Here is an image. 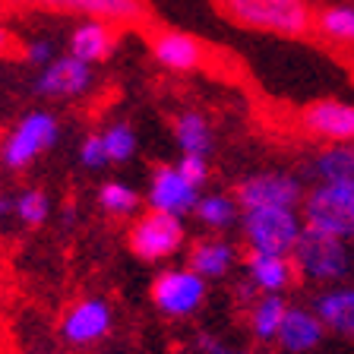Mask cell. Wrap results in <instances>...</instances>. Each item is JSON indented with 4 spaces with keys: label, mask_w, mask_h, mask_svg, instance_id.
Here are the masks:
<instances>
[{
    "label": "cell",
    "mask_w": 354,
    "mask_h": 354,
    "mask_svg": "<svg viewBox=\"0 0 354 354\" xmlns=\"http://www.w3.org/2000/svg\"><path fill=\"white\" fill-rule=\"evenodd\" d=\"M221 13L243 29L301 38L313 29V13L304 0H218Z\"/></svg>",
    "instance_id": "1"
},
{
    "label": "cell",
    "mask_w": 354,
    "mask_h": 354,
    "mask_svg": "<svg viewBox=\"0 0 354 354\" xmlns=\"http://www.w3.org/2000/svg\"><path fill=\"white\" fill-rule=\"evenodd\" d=\"M241 231L247 247L257 253H275V257H291L301 241L304 221L297 218V209L266 206V209H243Z\"/></svg>",
    "instance_id": "2"
},
{
    "label": "cell",
    "mask_w": 354,
    "mask_h": 354,
    "mask_svg": "<svg viewBox=\"0 0 354 354\" xmlns=\"http://www.w3.org/2000/svg\"><path fill=\"white\" fill-rule=\"evenodd\" d=\"M297 266V275H304L307 281H332L345 279L351 272V253H348V243L335 234H326L319 228H310L304 225L301 241H297L295 253H291Z\"/></svg>",
    "instance_id": "3"
},
{
    "label": "cell",
    "mask_w": 354,
    "mask_h": 354,
    "mask_svg": "<svg viewBox=\"0 0 354 354\" xmlns=\"http://www.w3.org/2000/svg\"><path fill=\"white\" fill-rule=\"evenodd\" d=\"M60 140V120L51 111H29L19 124L7 133L0 146V165L7 171H22L38 162L44 152H51Z\"/></svg>",
    "instance_id": "4"
},
{
    "label": "cell",
    "mask_w": 354,
    "mask_h": 354,
    "mask_svg": "<svg viewBox=\"0 0 354 354\" xmlns=\"http://www.w3.org/2000/svg\"><path fill=\"white\" fill-rule=\"evenodd\" d=\"M184 241H187L184 221L177 215L155 212V209H146L142 215H136L130 225V234H127L130 250L142 263H165V259L184 250Z\"/></svg>",
    "instance_id": "5"
},
{
    "label": "cell",
    "mask_w": 354,
    "mask_h": 354,
    "mask_svg": "<svg viewBox=\"0 0 354 354\" xmlns=\"http://www.w3.org/2000/svg\"><path fill=\"white\" fill-rule=\"evenodd\" d=\"M304 225L335 234L342 241L354 237V187L317 184L304 196Z\"/></svg>",
    "instance_id": "6"
},
{
    "label": "cell",
    "mask_w": 354,
    "mask_h": 354,
    "mask_svg": "<svg viewBox=\"0 0 354 354\" xmlns=\"http://www.w3.org/2000/svg\"><path fill=\"white\" fill-rule=\"evenodd\" d=\"M206 301V279L196 275L190 266L162 269L152 281V304L158 313L171 319L193 317Z\"/></svg>",
    "instance_id": "7"
},
{
    "label": "cell",
    "mask_w": 354,
    "mask_h": 354,
    "mask_svg": "<svg viewBox=\"0 0 354 354\" xmlns=\"http://www.w3.org/2000/svg\"><path fill=\"white\" fill-rule=\"evenodd\" d=\"M13 7H38L51 13L102 19L111 26H140L146 19V0H3Z\"/></svg>",
    "instance_id": "8"
},
{
    "label": "cell",
    "mask_w": 354,
    "mask_h": 354,
    "mask_svg": "<svg viewBox=\"0 0 354 354\" xmlns=\"http://www.w3.org/2000/svg\"><path fill=\"white\" fill-rule=\"evenodd\" d=\"M234 199L241 209H297L304 199V184L295 174H285V171H259V174L243 177L237 184Z\"/></svg>",
    "instance_id": "9"
},
{
    "label": "cell",
    "mask_w": 354,
    "mask_h": 354,
    "mask_svg": "<svg viewBox=\"0 0 354 354\" xmlns=\"http://www.w3.org/2000/svg\"><path fill=\"white\" fill-rule=\"evenodd\" d=\"M114 326V310L104 297H82V301L70 304L60 319V335L66 345L88 348L102 342Z\"/></svg>",
    "instance_id": "10"
},
{
    "label": "cell",
    "mask_w": 354,
    "mask_h": 354,
    "mask_svg": "<svg viewBox=\"0 0 354 354\" xmlns=\"http://www.w3.org/2000/svg\"><path fill=\"white\" fill-rule=\"evenodd\" d=\"M297 127L307 136L317 140H329L332 146L339 142H354V104L335 102V98H319L301 108L297 114Z\"/></svg>",
    "instance_id": "11"
},
{
    "label": "cell",
    "mask_w": 354,
    "mask_h": 354,
    "mask_svg": "<svg viewBox=\"0 0 354 354\" xmlns=\"http://www.w3.org/2000/svg\"><path fill=\"white\" fill-rule=\"evenodd\" d=\"M149 209L155 212H168V215H187L196 209L199 203V187H193L177 165H158L149 177V193H146Z\"/></svg>",
    "instance_id": "12"
},
{
    "label": "cell",
    "mask_w": 354,
    "mask_h": 354,
    "mask_svg": "<svg viewBox=\"0 0 354 354\" xmlns=\"http://www.w3.org/2000/svg\"><path fill=\"white\" fill-rule=\"evenodd\" d=\"M92 82H95L92 66L76 60L73 54H64V57H54L38 73L35 92L44 98H80L92 88Z\"/></svg>",
    "instance_id": "13"
},
{
    "label": "cell",
    "mask_w": 354,
    "mask_h": 354,
    "mask_svg": "<svg viewBox=\"0 0 354 354\" xmlns=\"http://www.w3.org/2000/svg\"><path fill=\"white\" fill-rule=\"evenodd\" d=\"M149 51L165 70H174V73H190L199 70L203 60H206V48L196 41L187 32L177 29H155L149 35Z\"/></svg>",
    "instance_id": "14"
},
{
    "label": "cell",
    "mask_w": 354,
    "mask_h": 354,
    "mask_svg": "<svg viewBox=\"0 0 354 354\" xmlns=\"http://www.w3.org/2000/svg\"><path fill=\"white\" fill-rule=\"evenodd\" d=\"M247 281L257 288L259 295H281L285 288L295 285L297 266L291 257H275V253H257L250 250L243 259Z\"/></svg>",
    "instance_id": "15"
},
{
    "label": "cell",
    "mask_w": 354,
    "mask_h": 354,
    "mask_svg": "<svg viewBox=\"0 0 354 354\" xmlns=\"http://www.w3.org/2000/svg\"><path fill=\"white\" fill-rule=\"evenodd\" d=\"M66 48H70V54H73L76 60H82V64H88V66L104 64V60H111L114 48H118V32H114L111 22L82 19L80 26L70 32Z\"/></svg>",
    "instance_id": "16"
},
{
    "label": "cell",
    "mask_w": 354,
    "mask_h": 354,
    "mask_svg": "<svg viewBox=\"0 0 354 354\" xmlns=\"http://www.w3.org/2000/svg\"><path fill=\"white\" fill-rule=\"evenodd\" d=\"M323 335H326V326L313 310L288 307L285 323H281L279 339L275 342H279L288 354H307V351H313V348H319Z\"/></svg>",
    "instance_id": "17"
},
{
    "label": "cell",
    "mask_w": 354,
    "mask_h": 354,
    "mask_svg": "<svg viewBox=\"0 0 354 354\" xmlns=\"http://www.w3.org/2000/svg\"><path fill=\"white\" fill-rule=\"evenodd\" d=\"M313 313L335 335L354 342V285H335L313 297Z\"/></svg>",
    "instance_id": "18"
},
{
    "label": "cell",
    "mask_w": 354,
    "mask_h": 354,
    "mask_svg": "<svg viewBox=\"0 0 354 354\" xmlns=\"http://www.w3.org/2000/svg\"><path fill=\"white\" fill-rule=\"evenodd\" d=\"M234 263H237V250L228 241L206 237V241H196L190 247V263L187 266L206 281H212V279H225L234 269Z\"/></svg>",
    "instance_id": "19"
},
{
    "label": "cell",
    "mask_w": 354,
    "mask_h": 354,
    "mask_svg": "<svg viewBox=\"0 0 354 354\" xmlns=\"http://www.w3.org/2000/svg\"><path fill=\"white\" fill-rule=\"evenodd\" d=\"M174 140L184 149V155H203L206 158L212 152V127H209L206 114L180 111L174 118Z\"/></svg>",
    "instance_id": "20"
},
{
    "label": "cell",
    "mask_w": 354,
    "mask_h": 354,
    "mask_svg": "<svg viewBox=\"0 0 354 354\" xmlns=\"http://www.w3.org/2000/svg\"><path fill=\"white\" fill-rule=\"evenodd\" d=\"M313 174L319 184H351L354 187V142L329 146L313 158Z\"/></svg>",
    "instance_id": "21"
},
{
    "label": "cell",
    "mask_w": 354,
    "mask_h": 354,
    "mask_svg": "<svg viewBox=\"0 0 354 354\" xmlns=\"http://www.w3.org/2000/svg\"><path fill=\"white\" fill-rule=\"evenodd\" d=\"M285 313H288V301L281 295H259L253 301L250 310V332L253 339L259 342H275L279 339V329L285 323Z\"/></svg>",
    "instance_id": "22"
},
{
    "label": "cell",
    "mask_w": 354,
    "mask_h": 354,
    "mask_svg": "<svg viewBox=\"0 0 354 354\" xmlns=\"http://www.w3.org/2000/svg\"><path fill=\"white\" fill-rule=\"evenodd\" d=\"M193 215H196L206 228L225 231L237 221V199L228 196V193H206V196H199Z\"/></svg>",
    "instance_id": "23"
},
{
    "label": "cell",
    "mask_w": 354,
    "mask_h": 354,
    "mask_svg": "<svg viewBox=\"0 0 354 354\" xmlns=\"http://www.w3.org/2000/svg\"><path fill=\"white\" fill-rule=\"evenodd\" d=\"M313 29L335 44H354V7H326L313 19Z\"/></svg>",
    "instance_id": "24"
},
{
    "label": "cell",
    "mask_w": 354,
    "mask_h": 354,
    "mask_svg": "<svg viewBox=\"0 0 354 354\" xmlns=\"http://www.w3.org/2000/svg\"><path fill=\"white\" fill-rule=\"evenodd\" d=\"M102 146H104V155H108L111 165H124L130 162L136 155V130H133L127 120H118V124H108L102 130Z\"/></svg>",
    "instance_id": "25"
},
{
    "label": "cell",
    "mask_w": 354,
    "mask_h": 354,
    "mask_svg": "<svg viewBox=\"0 0 354 354\" xmlns=\"http://www.w3.org/2000/svg\"><path fill=\"white\" fill-rule=\"evenodd\" d=\"M98 206L108 215H114V218H127V215L140 209V193L133 187L120 184V180H108V184L98 187Z\"/></svg>",
    "instance_id": "26"
},
{
    "label": "cell",
    "mask_w": 354,
    "mask_h": 354,
    "mask_svg": "<svg viewBox=\"0 0 354 354\" xmlns=\"http://www.w3.org/2000/svg\"><path fill=\"white\" fill-rule=\"evenodd\" d=\"M13 212L22 225L29 228H41L48 215H51V199L48 193L38 190V187H29V190H19V196L13 199Z\"/></svg>",
    "instance_id": "27"
},
{
    "label": "cell",
    "mask_w": 354,
    "mask_h": 354,
    "mask_svg": "<svg viewBox=\"0 0 354 354\" xmlns=\"http://www.w3.org/2000/svg\"><path fill=\"white\" fill-rule=\"evenodd\" d=\"M80 165L86 171H102L108 162V155H104V146H102V133H88L86 140L80 146Z\"/></svg>",
    "instance_id": "28"
},
{
    "label": "cell",
    "mask_w": 354,
    "mask_h": 354,
    "mask_svg": "<svg viewBox=\"0 0 354 354\" xmlns=\"http://www.w3.org/2000/svg\"><path fill=\"white\" fill-rule=\"evenodd\" d=\"M22 57H26V64L41 66L44 70V66L57 57V44H54L51 38H29L26 48H22Z\"/></svg>",
    "instance_id": "29"
},
{
    "label": "cell",
    "mask_w": 354,
    "mask_h": 354,
    "mask_svg": "<svg viewBox=\"0 0 354 354\" xmlns=\"http://www.w3.org/2000/svg\"><path fill=\"white\" fill-rule=\"evenodd\" d=\"M177 171H180L193 187H203L209 180V162L203 155H180V158H177Z\"/></svg>",
    "instance_id": "30"
},
{
    "label": "cell",
    "mask_w": 354,
    "mask_h": 354,
    "mask_svg": "<svg viewBox=\"0 0 354 354\" xmlns=\"http://www.w3.org/2000/svg\"><path fill=\"white\" fill-rule=\"evenodd\" d=\"M196 348L203 354H247V351H237V348H228V345H221L215 335H209V332H199L196 335Z\"/></svg>",
    "instance_id": "31"
},
{
    "label": "cell",
    "mask_w": 354,
    "mask_h": 354,
    "mask_svg": "<svg viewBox=\"0 0 354 354\" xmlns=\"http://www.w3.org/2000/svg\"><path fill=\"white\" fill-rule=\"evenodd\" d=\"M3 44H7V32L0 29V51H3Z\"/></svg>",
    "instance_id": "32"
},
{
    "label": "cell",
    "mask_w": 354,
    "mask_h": 354,
    "mask_svg": "<svg viewBox=\"0 0 354 354\" xmlns=\"http://www.w3.org/2000/svg\"><path fill=\"white\" fill-rule=\"evenodd\" d=\"M3 212H7V203H3V199H0V215H3Z\"/></svg>",
    "instance_id": "33"
}]
</instances>
